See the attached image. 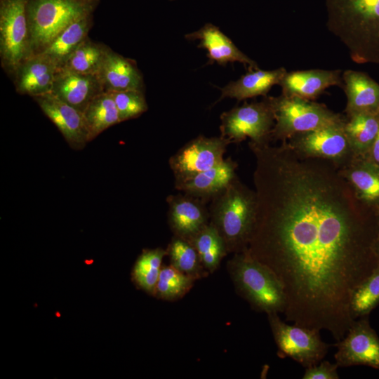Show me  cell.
<instances>
[{"mask_svg":"<svg viewBox=\"0 0 379 379\" xmlns=\"http://www.w3.org/2000/svg\"><path fill=\"white\" fill-rule=\"evenodd\" d=\"M374 251L378 263H379V213L378 215V233L374 244Z\"/></svg>","mask_w":379,"mask_h":379,"instance_id":"36","label":"cell"},{"mask_svg":"<svg viewBox=\"0 0 379 379\" xmlns=\"http://www.w3.org/2000/svg\"><path fill=\"white\" fill-rule=\"evenodd\" d=\"M379 304V263L357 287L350 301L354 319L367 316Z\"/></svg>","mask_w":379,"mask_h":379,"instance_id":"32","label":"cell"},{"mask_svg":"<svg viewBox=\"0 0 379 379\" xmlns=\"http://www.w3.org/2000/svg\"><path fill=\"white\" fill-rule=\"evenodd\" d=\"M166 251L171 265L196 280L209 274L204 267L197 251L190 241L173 236Z\"/></svg>","mask_w":379,"mask_h":379,"instance_id":"29","label":"cell"},{"mask_svg":"<svg viewBox=\"0 0 379 379\" xmlns=\"http://www.w3.org/2000/svg\"><path fill=\"white\" fill-rule=\"evenodd\" d=\"M107 48L87 37L69 55L62 67L79 73L97 74Z\"/></svg>","mask_w":379,"mask_h":379,"instance_id":"30","label":"cell"},{"mask_svg":"<svg viewBox=\"0 0 379 379\" xmlns=\"http://www.w3.org/2000/svg\"><path fill=\"white\" fill-rule=\"evenodd\" d=\"M185 37L190 41H199L198 47L206 51L210 64L216 62L225 65L229 62H238L248 67L249 70L259 69L255 61L241 51L228 36L211 23L204 25Z\"/></svg>","mask_w":379,"mask_h":379,"instance_id":"17","label":"cell"},{"mask_svg":"<svg viewBox=\"0 0 379 379\" xmlns=\"http://www.w3.org/2000/svg\"><path fill=\"white\" fill-rule=\"evenodd\" d=\"M344 130L355 155L371 149L379 131V112H358L347 116Z\"/></svg>","mask_w":379,"mask_h":379,"instance_id":"25","label":"cell"},{"mask_svg":"<svg viewBox=\"0 0 379 379\" xmlns=\"http://www.w3.org/2000/svg\"><path fill=\"white\" fill-rule=\"evenodd\" d=\"M371 150L373 161L379 165V131L371 147Z\"/></svg>","mask_w":379,"mask_h":379,"instance_id":"35","label":"cell"},{"mask_svg":"<svg viewBox=\"0 0 379 379\" xmlns=\"http://www.w3.org/2000/svg\"><path fill=\"white\" fill-rule=\"evenodd\" d=\"M27 2V0H1L0 53L2 65L14 73L31 56Z\"/></svg>","mask_w":379,"mask_h":379,"instance_id":"9","label":"cell"},{"mask_svg":"<svg viewBox=\"0 0 379 379\" xmlns=\"http://www.w3.org/2000/svg\"><path fill=\"white\" fill-rule=\"evenodd\" d=\"M90 141L107 128L120 123L118 110L110 92L96 95L83 112Z\"/></svg>","mask_w":379,"mask_h":379,"instance_id":"26","label":"cell"},{"mask_svg":"<svg viewBox=\"0 0 379 379\" xmlns=\"http://www.w3.org/2000/svg\"><path fill=\"white\" fill-rule=\"evenodd\" d=\"M230 144L220 135H199L183 145L168 160L175 187L220 163Z\"/></svg>","mask_w":379,"mask_h":379,"instance_id":"10","label":"cell"},{"mask_svg":"<svg viewBox=\"0 0 379 379\" xmlns=\"http://www.w3.org/2000/svg\"><path fill=\"white\" fill-rule=\"evenodd\" d=\"M208 211L210 222L224 239L228 253L248 248L255 223V190L237 177L211 201Z\"/></svg>","mask_w":379,"mask_h":379,"instance_id":"3","label":"cell"},{"mask_svg":"<svg viewBox=\"0 0 379 379\" xmlns=\"http://www.w3.org/2000/svg\"><path fill=\"white\" fill-rule=\"evenodd\" d=\"M110 93L115 102L121 122L137 118L147 110L143 91L128 90Z\"/></svg>","mask_w":379,"mask_h":379,"instance_id":"33","label":"cell"},{"mask_svg":"<svg viewBox=\"0 0 379 379\" xmlns=\"http://www.w3.org/2000/svg\"><path fill=\"white\" fill-rule=\"evenodd\" d=\"M274 125L270 141H287L295 135L345 121L324 105L298 97L270 96Z\"/></svg>","mask_w":379,"mask_h":379,"instance_id":"5","label":"cell"},{"mask_svg":"<svg viewBox=\"0 0 379 379\" xmlns=\"http://www.w3.org/2000/svg\"><path fill=\"white\" fill-rule=\"evenodd\" d=\"M190 242L197 251L204 267L209 274L218 268L222 260L228 253L224 239L210 222Z\"/></svg>","mask_w":379,"mask_h":379,"instance_id":"27","label":"cell"},{"mask_svg":"<svg viewBox=\"0 0 379 379\" xmlns=\"http://www.w3.org/2000/svg\"><path fill=\"white\" fill-rule=\"evenodd\" d=\"M88 14L86 13L71 22L41 53L58 69L63 66L69 55L87 38L91 25Z\"/></svg>","mask_w":379,"mask_h":379,"instance_id":"24","label":"cell"},{"mask_svg":"<svg viewBox=\"0 0 379 379\" xmlns=\"http://www.w3.org/2000/svg\"><path fill=\"white\" fill-rule=\"evenodd\" d=\"M227 271L238 294L257 312L284 313L286 295L274 273L255 259L248 248L234 253L227 262Z\"/></svg>","mask_w":379,"mask_h":379,"instance_id":"4","label":"cell"},{"mask_svg":"<svg viewBox=\"0 0 379 379\" xmlns=\"http://www.w3.org/2000/svg\"><path fill=\"white\" fill-rule=\"evenodd\" d=\"M220 121V136L230 143H239L247 138L256 144L271 142L274 117L270 96L224 112Z\"/></svg>","mask_w":379,"mask_h":379,"instance_id":"7","label":"cell"},{"mask_svg":"<svg viewBox=\"0 0 379 379\" xmlns=\"http://www.w3.org/2000/svg\"><path fill=\"white\" fill-rule=\"evenodd\" d=\"M270 326L281 357H290L305 368L320 362L326 355L329 345L324 342L319 331L288 325L278 313L267 314Z\"/></svg>","mask_w":379,"mask_h":379,"instance_id":"8","label":"cell"},{"mask_svg":"<svg viewBox=\"0 0 379 379\" xmlns=\"http://www.w3.org/2000/svg\"><path fill=\"white\" fill-rule=\"evenodd\" d=\"M347 97V116L358 112H379V84L365 72L347 69L343 72Z\"/></svg>","mask_w":379,"mask_h":379,"instance_id":"21","label":"cell"},{"mask_svg":"<svg viewBox=\"0 0 379 379\" xmlns=\"http://www.w3.org/2000/svg\"><path fill=\"white\" fill-rule=\"evenodd\" d=\"M286 72L284 67L273 70H249L237 81H231L220 88L221 95L218 101L226 98L240 101L260 95L267 96L273 86L279 84Z\"/></svg>","mask_w":379,"mask_h":379,"instance_id":"22","label":"cell"},{"mask_svg":"<svg viewBox=\"0 0 379 379\" xmlns=\"http://www.w3.org/2000/svg\"><path fill=\"white\" fill-rule=\"evenodd\" d=\"M237 162L229 157L215 166L197 174L175 188L207 203L222 192L237 178Z\"/></svg>","mask_w":379,"mask_h":379,"instance_id":"18","label":"cell"},{"mask_svg":"<svg viewBox=\"0 0 379 379\" xmlns=\"http://www.w3.org/2000/svg\"><path fill=\"white\" fill-rule=\"evenodd\" d=\"M88 13L87 4L78 0H27L31 55L43 52L67 26Z\"/></svg>","mask_w":379,"mask_h":379,"instance_id":"6","label":"cell"},{"mask_svg":"<svg viewBox=\"0 0 379 379\" xmlns=\"http://www.w3.org/2000/svg\"><path fill=\"white\" fill-rule=\"evenodd\" d=\"M279 85L284 95L312 100L331 86L343 88V81L339 69H314L287 72Z\"/></svg>","mask_w":379,"mask_h":379,"instance_id":"16","label":"cell"},{"mask_svg":"<svg viewBox=\"0 0 379 379\" xmlns=\"http://www.w3.org/2000/svg\"><path fill=\"white\" fill-rule=\"evenodd\" d=\"M249 147L256 217L248 250L281 282L286 320L338 341L355 320L354 291L378 265V217L367 215L333 161L286 141Z\"/></svg>","mask_w":379,"mask_h":379,"instance_id":"1","label":"cell"},{"mask_svg":"<svg viewBox=\"0 0 379 379\" xmlns=\"http://www.w3.org/2000/svg\"><path fill=\"white\" fill-rule=\"evenodd\" d=\"M58 69V67L43 54L31 55L15 73L17 91L33 98L51 93Z\"/></svg>","mask_w":379,"mask_h":379,"instance_id":"20","label":"cell"},{"mask_svg":"<svg viewBox=\"0 0 379 379\" xmlns=\"http://www.w3.org/2000/svg\"><path fill=\"white\" fill-rule=\"evenodd\" d=\"M104 91L128 90L143 91L142 75L133 60L107 48L97 74Z\"/></svg>","mask_w":379,"mask_h":379,"instance_id":"19","label":"cell"},{"mask_svg":"<svg viewBox=\"0 0 379 379\" xmlns=\"http://www.w3.org/2000/svg\"><path fill=\"white\" fill-rule=\"evenodd\" d=\"M103 91L97 74L61 67L56 72L51 93L83 112L88 103Z\"/></svg>","mask_w":379,"mask_h":379,"instance_id":"15","label":"cell"},{"mask_svg":"<svg viewBox=\"0 0 379 379\" xmlns=\"http://www.w3.org/2000/svg\"><path fill=\"white\" fill-rule=\"evenodd\" d=\"M326 26L357 64H379V0H325Z\"/></svg>","mask_w":379,"mask_h":379,"instance_id":"2","label":"cell"},{"mask_svg":"<svg viewBox=\"0 0 379 379\" xmlns=\"http://www.w3.org/2000/svg\"><path fill=\"white\" fill-rule=\"evenodd\" d=\"M168 222L173 236L191 241L210 222L206 203L184 193L167 197Z\"/></svg>","mask_w":379,"mask_h":379,"instance_id":"14","label":"cell"},{"mask_svg":"<svg viewBox=\"0 0 379 379\" xmlns=\"http://www.w3.org/2000/svg\"><path fill=\"white\" fill-rule=\"evenodd\" d=\"M340 168L360 201L368 206H379L378 164L366 162L354 155Z\"/></svg>","mask_w":379,"mask_h":379,"instance_id":"23","label":"cell"},{"mask_svg":"<svg viewBox=\"0 0 379 379\" xmlns=\"http://www.w3.org/2000/svg\"><path fill=\"white\" fill-rule=\"evenodd\" d=\"M46 116L55 125L68 145L81 150L90 141L83 112L51 93L34 97Z\"/></svg>","mask_w":379,"mask_h":379,"instance_id":"13","label":"cell"},{"mask_svg":"<svg viewBox=\"0 0 379 379\" xmlns=\"http://www.w3.org/2000/svg\"><path fill=\"white\" fill-rule=\"evenodd\" d=\"M338 366H367L379 369V338L365 317L354 320L335 345Z\"/></svg>","mask_w":379,"mask_h":379,"instance_id":"12","label":"cell"},{"mask_svg":"<svg viewBox=\"0 0 379 379\" xmlns=\"http://www.w3.org/2000/svg\"><path fill=\"white\" fill-rule=\"evenodd\" d=\"M196 279L176 269L171 265L161 267L154 296L175 300L182 298L194 285Z\"/></svg>","mask_w":379,"mask_h":379,"instance_id":"31","label":"cell"},{"mask_svg":"<svg viewBox=\"0 0 379 379\" xmlns=\"http://www.w3.org/2000/svg\"><path fill=\"white\" fill-rule=\"evenodd\" d=\"M166 250L161 248L145 249L137 258L132 270V279L141 289L154 295L157 284Z\"/></svg>","mask_w":379,"mask_h":379,"instance_id":"28","label":"cell"},{"mask_svg":"<svg viewBox=\"0 0 379 379\" xmlns=\"http://www.w3.org/2000/svg\"><path fill=\"white\" fill-rule=\"evenodd\" d=\"M345 121L295 135L288 142L306 156L343 165L355 155L345 133Z\"/></svg>","mask_w":379,"mask_h":379,"instance_id":"11","label":"cell"},{"mask_svg":"<svg viewBox=\"0 0 379 379\" xmlns=\"http://www.w3.org/2000/svg\"><path fill=\"white\" fill-rule=\"evenodd\" d=\"M338 364L321 360L318 364L305 368L303 379H338Z\"/></svg>","mask_w":379,"mask_h":379,"instance_id":"34","label":"cell"}]
</instances>
